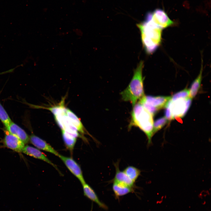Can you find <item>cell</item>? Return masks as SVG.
<instances>
[{
	"instance_id": "obj_1",
	"label": "cell",
	"mask_w": 211,
	"mask_h": 211,
	"mask_svg": "<svg viewBox=\"0 0 211 211\" xmlns=\"http://www.w3.org/2000/svg\"><path fill=\"white\" fill-rule=\"evenodd\" d=\"M137 26L140 31L142 42L146 51L148 54L152 53L161 43L163 29L155 24L147 14L145 20Z\"/></svg>"
},
{
	"instance_id": "obj_2",
	"label": "cell",
	"mask_w": 211,
	"mask_h": 211,
	"mask_svg": "<svg viewBox=\"0 0 211 211\" xmlns=\"http://www.w3.org/2000/svg\"><path fill=\"white\" fill-rule=\"evenodd\" d=\"M153 115L139 103L133 107L131 113V118L128 126L130 130L132 127H138L146 136L148 146L152 144L154 122Z\"/></svg>"
},
{
	"instance_id": "obj_3",
	"label": "cell",
	"mask_w": 211,
	"mask_h": 211,
	"mask_svg": "<svg viewBox=\"0 0 211 211\" xmlns=\"http://www.w3.org/2000/svg\"><path fill=\"white\" fill-rule=\"evenodd\" d=\"M143 61H140L134 70L132 78L127 88L121 92L122 99L130 102L133 107L144 95L142 70Z\"/></svg>"
},
{
	"instance_id": "obj_4",
	"label": "cell",
	"mask_w": 211,
	"mask_h": 211,
	"mask_svg": "<svg viewBox=\"0 0 211 211\" xmlns=\"http://www.w3.org/2000/svg\"><path fill=\"white\" fill-rule=\"evenodd\" d=\"M171 98V96H169L144 95L138 102L154 116L158 110L166 107Z\"/></svg>"
},
{
	"instance_id": "obj_5",
	"label": "cell",
	"mask_w": 211,
	"mask_h": 211,
	"mask_svg": "<svg viewBox=\"0 0 211 211\" xmlns=\"http://www.w3.org/2000/svg\"><path fill=\"white\" fill-rule=\"evenodd\" d=\"M192 100L190 97L173 101L170 99L166 107L169 109L172 119L183 117L190 108Z\"/></svg>"
},
{
	"instance_id": "obj_6",
	"label": "cell",
	"mask_w": 211,
	"mask_h": 211,
	"mask_svg": "<svg viewBox=\"0 0 211 211\" xmlns=\"http://www.w3.org/2000/svg\"><path fill=\"white\" fill-rule=\"evenodd\" d=\"M151 20L162 29L173 25L174 22L163 10L157 9L147 14Z\"/></svg>"
},
{
	"instance_id": "obj_7",
	"label": "cell",
	"mask_w": 211,
	"mask_h": 211,
	"mask_svg": "<svg viewBox=\"0 0 211 211\" xmlns=\"http://www.w3.org/2000/svg\"><path fill=\"white\" fill-rule=\"evenodd\" d=\"M59 157L67 167L80 181L81 184L86 182L79 165L72 158L60 154Z\"/></svg>"
},
{
	"instance_id": "obj_8",
	"label": "cell",
	"mask_w": 211,
	"mask_h": 211,
	"mask_svg": "<svg viewBox=\"0 0 211 211\" xmlns=\"http://www.w3.org/2000/svg\"><path fill=\"white\" fill-rule=\"evenodd\" d=\"M5 135L3 142L6 147L18 152H22L25 144L18 137L4 130Z\"/></svg>"
},
{
	"instance_id": "obj_9",
	"label": "cell",
	"mask_w": 211,
	"mask_h": 211,
	"mask_svg": "<svg viewBox=\"0 0 211 211\" xmlns=\"http://www.w3.org/2000/svg\"><path fill=\"white\" fill-rule=\"evenodd\" d=\"M22 152L34 158L42 160L52 166L59 173L60 171L57 166L53 164L47 156L38 149L28 145L25 146Z\"/></svg>"
},
{
	"instance_id": "obj_10",
	"label": "cell",
	"mask_w": 211,
	"mask_h": 211,
	"mask_svg": "<svg viewBox=\"0 0 211 211\" xmlns=\"http://www.w3.org/2000/svg\"><path fill=\"white\" fill-rule=\"evenodd\" d=\"M29 141L38 149L50 152L59 156L60 154L46 141L37 136L32 134L29 137Z\"/></svg>"
},
{
	"instance_id": "obj_11",
	"label": "cell",
	"mask_w": 211,
	"mask_h": 211,
	"mask_svg": "<svg viewBox=\"0 0 211 211\" xmlns=\"http://www.w3.org/2000/svg\"><path fill=\"white\" fill-rule=\"evenodd\" d=\"M84 195L92 201L96 203L100 207L105 210L107 206L101 202L93 188L86 182L81 184Z\"/></svg>"
},
{
	"instance_id": "obj_12",
	"label": "cell",
	"mask_w": 211,
	"mask_h": 211,
	"mask_svg": "<svg viewBox=\"0 0 211 211\" xmlns=\"http://www.w3.org/2000/svg\"><path fill=\"white\" fill-rule=\"evenodd\" d=\"M119 161L114 164L115 169V173L112 182H116L122 183L134 188L135 183L132 181L123 171L120 170L119 168Z\"/></svg>"
},
{
	"instance_id": "obj_13",
	"label": "cell",
	"mask_w": 211,
	"mask_h": 211,
	"mask_svg": "<svg viewBox=\"0 0 211 211\" xmlns=\"http://www.w3.org/2000/svg\"><path fill=\"white\" fill-rule=\"evenodd\" d=\"M5 129L10 133L19 138L25 144L29 141V137L26 132L12 121Z\"/></svg>"
},
{
	"instance_id": "obj_14",
	"label": "cell",
	"mask_w": 211,
	"mask_h": 211,
	"mask_svg": "<svg viewBox=\"0 0 211 211\" xmlns=\"http://www.w3.org/2000/svg\"><path fill=\"white\" fill-rule=\"evenodd\" d=\"M113 182V190L115 195L117 198L124 196L134 191V188L122 183Z\"/></svg>"
},
{
	"instance_id": "obj_15",
	"label": "cell",
	"mask_w": 211,
	"mask_h": 211,
	"mask_svg": "<svg viewBox=\"0 0 211 211\" xmlns=\"http://www.w3.org/2000/svg\"><path fill=\"white\" fill-rule=\"evenodd\" d=\"M66 112L70 122L76 128L78 132L84 134L85 132L84 128L79 118L69 109L67 108Z\"/></svg>"
},
{
	"instance_id": "obj_16",
	"label": "cell",
	"mask_w": 211,
	"mask_h": 211,
	"mask_svg": "<svg viewBox=\"0 0 211 211\" xmlns=\"http://www.w3.org/2000/svg\"><path fill=\"white\" fill-rule=\"evenodd\" d=\"M202 63L200 73L196 78L193 82L189 90V97L192 99L196 96L200 86L203 70V62Z\"/></svg>"
},
{
	"instance_id": "obj_17",
	"label": "cell",
	"mask_w": 211,
	"mask_h": 211,
	"mask_svg": "<svg viewBox=\"0 0 211 211\" xmlns=\"http://www.w3.org/2000/svg\"><path fill=\"white\" fill-rule=\"evenodd\" d=\"M61 130L62 137L65 145L68 149L72 152L76 141L77 137L64 130Z\"/></svg>"
},
{
	"instance_id": "obj_18",
	"label": "cell",
	"mask_w": 211,
	"mask_h": 211,
	"mask_svg": "<svg viewBox=\"0 0 211 211\" xmlns=\"http://www.w3.org/2000/svg\"><path fill=\"white\" fill-rule=\"evenodd\" d=\"M123 171L135 183L141 174V171L132 166H128L125 168Z\"/></svg>"
},
{
	"instance_id": "obj_19",
	"label": "cell",
	"mask_w": 211,
	"mask_h": 211,
	"mask_svg": "<svg viewBox=\"0 0 211 211\" xmlns=\"http://www.w3.org/2000/svg\"><path fill=\"white\" fill-rule=\"evenodd\" d=\"M0 120L6 128L12 121L8 114L0 102Z\"/></svg>"
},
{
	"instance_id": "obj_20",
	"label": "cell",
	"mask_w": 211,
	"mask_h": 211,
	"mask_svg": "<svg viewBox=\"0 0 211 211\" xmlns=\"http://www.w3.org/2000/svg\"><path fill=\"white\" fill-rule=\"evenodd\" d=\"M168 120L166 117H164L159 118L154 122L153 135L161 130L166 125Z\"/></svg>"
},
{
	"instance_id": "obj_21",
	"label": "cell",
	"mask_w": 211,
	"mask_h": 211,
	"mask_svg": "<svg viewBox=\"0 0 211 211\" xmlns=\"http://www.w3.org/2000/svg\"><path fill=\"white\" fill-rule=\"evenodd\" d=\"M189 97V90L185 89L174 94L171 97V100H175L181 98H186Z\"/></svg>"
},
{
	"instance_id": "obj_22",
	"label": "cell",
	"mask_w": 211,
	"mask_h": 211,
	"mask_svg": "<svg viewBox=\"0 0 211 211\" xmlns=\"http://www.w3.org/2000/svg\"><path fill=\"white\" fill-rule=\"evenodd\" d=\"M14 69H15L14 68H13V69H11L10 70H7V71H6L0 72V75L4 74H6L7 73H9L10 72H13L14 70Z\"/></svg>"
}]
</instances>
